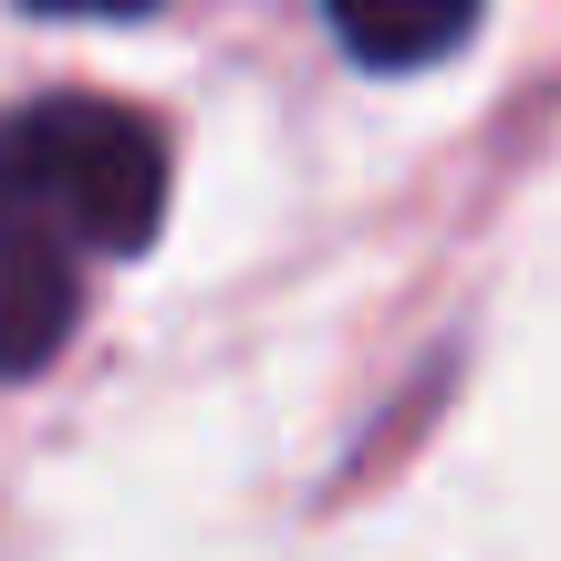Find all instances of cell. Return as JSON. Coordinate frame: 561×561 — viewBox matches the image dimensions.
Here are the masks:
<instances>
[{"mask_svg":"<svg viewBox=\"0 0 561 561\" xmlns=\"http://www.w3.org/2000/svg\"><path fill=\"white\" fill-rule=\"evenodd\" d=\"M167 146L136 104L42 94L0 115V375H42L73 343L94 261L157 240Z\"/></svg>","mask_w":561,"mask_h":561,"instance_id":"6da1fadb","label":"cell"},{"mask_svg":"<svg viewBox=\"0 0 561 561\" xmlns=\"http://www.w3.org/2000/svg\"><path fill=\"white\" fill-rule=\"evenodd\" d=\"M489 0H322L333 42L375 73H416V62H447L468 32H479Z\"/></svg>","mask_w":561,"mask_h":561,"instance_id":"7a4b0ae2","label":"cell"},{"mask_svg":"<svg viewBox=\"0 0 561 561\" xmlns=\"http://www.w3.org/2000/svg\"><path fill=\"white\" fill-rule=\"evenodd\" d=\"M32 11H53V21H136L157 0H32Z\"/></svg>","mask_w":561,"mask_h":561,"instance_id":"3957f363","label":"cell"}]
</instances>
